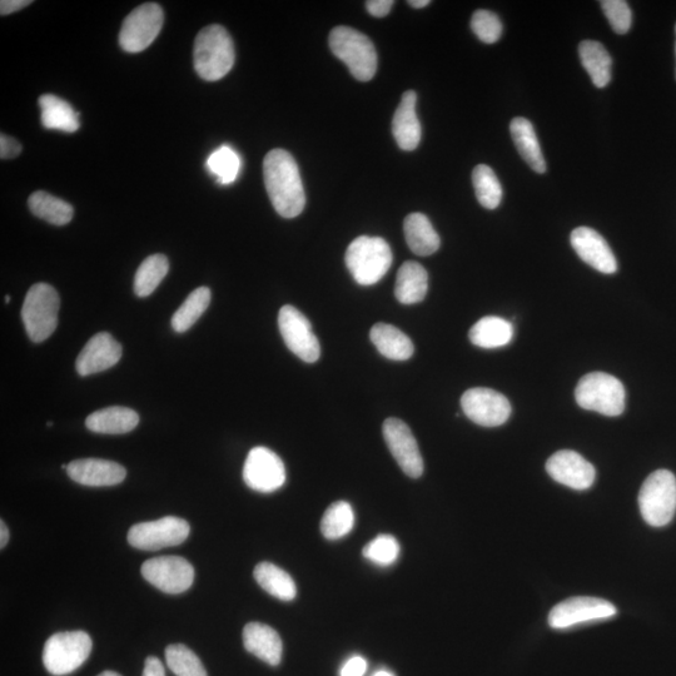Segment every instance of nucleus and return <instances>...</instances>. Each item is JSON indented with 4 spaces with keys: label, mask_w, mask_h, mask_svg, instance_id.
<instances>
[{
    "label": "nucleus",
    "mask_w": 676,
    "mask_h": 676,
    "mask_svg": "<svg viewBox=\"0 0 676 676\" xmlns=\"http://www.w3.org/2000/svg\"><path fill=\"white\" fill-rule=\"evenodd\" d=\"M263 177L273 208L283 218L300 216L306 206L300 169L285 149H273L263 161Z\"/></svg>",
    "instance_id": "1"
},
{
    "label": "nucleus",
    "mask_w": 676,
    "mask_h": 676,
    "mask_svg": "<svg viewBox=\"0 0 676 676\" xmlns=\"http://www.w3.org/2000/svg\"><path fill=\"white\" fill-rule=\"evenodd\" d=\"M235 59V44L230 33L220 24H212L198 33L193 62L202 79L208 82L220 81L230 73Z\"/></svg>",
    "instance_id": "2"
},
{
    "label": "nucleus",
    "mask_w": 676,
    "mask_h": 676,
    "mask_svg": "<svg viewBox=\"0 0 676 676\" xmlns=\"http://www.w3.org/2000/svg\"><path fill=\"white\" fill-rule=\"evenodd\" d=\"M392 251L384 238L361 236L346 251V265L361 286L376 285L389 272Z\"/></svg>",
    "instance_id": "3"
},
{
    "label": "nucleus",
    "mask_w": 676,
    "mask_h": 676,
    "mask_svg": "<svg viewBox=\"0 0 676 676\" xmlns=\"http://www.w3.org/2000/svg\"><path fill=\"white\" fill-rule=\"evenodd\" d=\"M330 48L350 69L357 81L369 82L377 71V53L374 43L364 33L350 27H336L330 33Z\"/></svg>",
    "instance_id": "4"
},
{
    "label": "nucleus",
    "mask_w": 676,
    "mask_h": 676,
    "mask_svg": "<svg viewBox=\"0 0 676 676\" xmlns=\"http://www.w3.org/2000/svg\"><path fill=\"white\" fill-rule=\"evenodd\" d=\"M59 307L61 300L56 288L48 283H37L29 288L23 303L22 318L33 342L41 344L56 331Z\"/></svg>",
    "instance_id": "5"
},
{
    "label": "nucleus",
    "mask_w": 676,
    "mask_h": 676,
    "mask_svg": "<svg viewBox=\"0 0 676 676\" xmlns=\"http://www.w3.org/2000/svg\"><path fill=\"white\" fill-rule=\"evenodd\" d=\"M640 513L654 528H663L676 513V477L668 470L653 472L641 486Z\"/></svg>",
    "instance_id": "6"
},
{
    "label": "nucleus",
    "mask_w": 676,
    "mask_h": 676,
    "mask_svg": "<svg viewBox=\"0 0 676 676\" xmlns=\"http://www.w3.org/2000/svg\"><path fill=\"white\" fill-rule=\"evenodd\" d=\"M625 397L624 385L604 372L585 375L575 390V399L580 407L610 417L623 414Z\"/></svg>",
    "instance_id": "7"
},
{
    "label": "nucleus",
    "mask_w": 676,
    "mask_h": 676,
    "mask_svg": "<svg viewBox=\"0 0 676 676\" xmlns=\"http://www.w3.org/2000/svg\"><path fill=\"white\" fill-rule=\"evenodd\" d=\"M92 648L91 636L84 631L57 633L44 645L43 664L52 675H68L86 663Z\"/></svg>",
    "instance_id": "8"
},
{
    "label": "nucleus",
    "mask_w": 676,
    "mask_h": 676,
    "mask_svg": "<svg viewBox=\"0 0 676 676\" xmlns=\"http://www.w3.org/2000/svg\"><path fill=\"white\" fill-rule=\"evenodd\" d=\"M190 531V524L186 520L167 516L133 525L128 533V543L138 550L157 551L185 543Z\"/></svg>",
    "instance_id": "9"
},
{
    "label": "nucleus",
    "mask_w": 676,
    "mask_h": 676,
    "mask_svg": "<svg viewBox=\"0 0 676 676\" xmlns=\"http://www.w3.org/2000/svg\"><path fill=\"white\" fill-rule=\"evenodd\" d=\"M163 9L156 3H144L124 19L119 44L123 51L139 53L156 41L163 27Z\"/></svg>",
    "instance_id": "10"
},
{
    "label": "nucleus",
    "mask_w": 676,
    "mask_h": 676,
    "mask_svg": "<svg viewBox=\"0 0 676 676\" xmlns=\"http://www.w3.org/2000/svg\"><path fill=\"white\" fill-rule=\"evenodd\" d=\"M278 326L283 341L293 354L307 364H313L320 359V342L312 331L310 321L296 307L287 305L281 308Z\"/></svg>",
    "instance_id": "11"
},
{
    "label": "nucleus",
    "mask_w": 676,
    "mask_h": 676,
    "mask_svg": "<svg viewBox=\"0 0 676 676\" xmlns=\"http://www.w3.org/2000/svg\"><path fill=\"white\" fill-rule=\"evenodd\" d=\"M243 480L250 489L270 494L285 485V464L280 456L267 447H255L247 456Z\"/></svg>",
    "instance_id": "12"
},
{
    "label": "nucleus",
    "mask_w": 676,
    "mask_h": 676,
    "mask_svg": "<svg viewBox=\"0 0 676 676\" xmlns=\"http://www.w3.org/2000/svg\"><path fill=\"white\" fill-rule=\"evenodd\" d=\"M143 578L167 594L185 593L195 581V569L180 556H162L142 565Z\"/></svg>",
    "instance_id": "13"
},
{
    "label": "nucleus",
    "mask_w": 676,
    "mask_h": 676,
    "mask_svg": "<svg viewBox=\"0 0 676 676\" xmlns=\"http://www.w3.org/2000/svg\"><path fill=\"white\" fill-rule=\"evenodd\" d=\"M461 407L472 422L484 427L504 425L511 415L510 401L485 387L467 390L461 397Z\"/></svg>",
    "instance_id": "14"
},
{
    "label": "nucleus",
    "mask_w": 676,
    "mask_h": 676,
    "mask_svg": "<svg viewBox=\"0 0 676 676\" xmlns=\"http://www.w3.org/2000/svg\"><path fill=\"white\" fill-rule=\"evenodd\" d=\"M613 604L604 599L579 596L563 601L549 614V625L556 630L573 628L590 621L613 618L616 614Z\"/></svg>",
    "instance_id": "15"
},
{
    "label": "nucleus",
    "mask_w": 676,
    "mask_h": 676,
    "mask_svg": "<svg viewBox=\"0 0 676 676\" xmlns=\"http://www.w3.org/2000/svg\"><path fill=\"white\" fill-rule=\"evenodd\" d=\"M387 447L402 471L411 479L424 474V460L410 427L399 419H387L382 427Z\"/></svg>",
    "instance_id": "16"
},
{
    "label": "nucleus",
    "mask_w": 676,
    "mask_h": 676,
    "mask_svg": "<svg viewBox=\"0 0 676 676\" xmlns=\"http://www.w3.org/2000/svg\"><path fill=\"white\" fill-rule=\"evenodd\" d=\"M546 471L561 485L574 490H588L593 486L595 467L578 452L563 450L556 452L546 462Z\"/></svg>",
    "instance_id": "17"
},
{
    "label": "nucleus",
    "mask_w": 676,
    "mask_h": 676,
    "mask_svg": "<svg viewBox=\"0 0 676 676\" xmlns=\"http://www.w3.org/2000/svg\"><path fill=\"white\" fill-rule=\"evenodd\" d=\"M123 349L111 333L101 332L94 335L84 346L76 361L79 375L86 377L106 371L121 360Z\"/></svg>",
    "instance_id": "18"
},
{
    "label": "nucleus",
    "mask_w": 676,
    "mask_h": 676,
    "mask_svg": "<svg viewBox=\"0 0 676 676\" xmlns=\"http://www.w3.org/2000/svg\"><path fill=\"white\" fill-rule=\"evenodd\" d=\"M571 246L578 256L596 271L613 275L618 271L613 251L600 233L589 227H579L571 233Z\"/></svg>",
    "instance_id": "19"
},
{
    "label": "nucleus",
    "mask_w": 676,
    "mask_h": 676,
    "mask_svg": "<svg viewBox=\"0 0 676 676\" xmlns=\"http://www.w3.org/2000/svg\"><path fill=\"white\" fill-rule=\"evenodd\" d=\"M67 474L78 484L103 487L121 484L126 479L127 471L114 461L81 459L67 465Z\"/></svg>",
    "instance_id": "20"
},
{
    "label": "nucleus",
    "mask_w": 676,
    "mask_h": 676,
    "mask_svg": "<svg viewBox=\"0 0 676 676\" xmlns=\"http://www.w3.org/2000/svg\"><path fill=\"white\" fill-rule=\"evenodd\" d=\"M417 94L407 91L402 96L392 119V133L397 146L404 151H414L421 141V124L416 114Z\"/></svg>",
    "instance_id": "21"
},
{
    "label": "nucleus",
    "mask_w": 676,
    "mask_h": 676,
    "mask_svg": "<svg viewBox=\"0 0 676 676\" xmlns=\"http://www.w3.org/2000/svg\"><path fill=\"white\" fill-rule=\"evenodd\" d=\"M243 645L248 653L257 656L268 665L281 663L283 644L281 636L271 626L262 623H250L243 629Z\"/></svg>",
    "instance_id": "22"
},
{
    "label": "nucleus",
    "mask_w": 676,
    "mask_h": 676,
    "mask_svg": "<svg viewBox=\"0 0 676 676\" xmlns=\"http://www.w3.org/2000/svg\"><path fill=\"white\" fill-rule=\"evenodd\" d=\"M139 424L136 411L128 407H106L89 415L86 420L88 430L96 434L122 435L131 432Z\"/></svg>",
    "instance_id": "23"
},
{
    "label": "nucleus",
    "mask_w": 676,
    "mask_h": 676,
    "mask_svg": "<svg viewBox=\"0 0 676 676\" xmlns=\"http://www.w3.org/2000/svg\"><path fill=\"white\" fill-rule=\"evenodd\" d=\"M429 291V275L420 263L407 261L397 272L395 296L402 305H415L425 300Z\"/></svg>",
    "instance_id": "24"
},
{
    "label": "nucleus",
    "mask_w": 676,
    "mask_h": 676,
    "mask_svg": "<svg viewBox=\"0 0 676 676\" xmlns=\"http://www.w3.org/2000/svg\"><path fill=\"white\" fill-rule=\"evenodd\" d=\"M370 338L372 344L386 359L406 361L414 355L415 347L410 337L395 326L377 323L371 328Z\"/></svg>",
    "instance_id": "25"
},
{
    "label": "nucleus",
    "mask_w": 676,
    "mask_h": 676,
    "mask_svg": "<svg viewBox=\"0 0 676 676\" xmlns=\"http://www.w3.org/2000/svg\"><path fill=\"white\" fill-rule=\"evenodd\" d=\"M404 231L407 245L417 256H431L439 251L441 241L429 218L422 213H411L405 218Z\"/></svg>",
    "instance_id": "26"
},
{
    "label": "nucleus",
    "mask_w": 676,
    "mask_h": 676,
    "mask_svg": "<svg viewBox=\"0 0 676 676\" xmlns=\"http://www.w3.org/2000/svg\"><path fill=\"white\" fill-rule=\"evenodd\" d=\"M513 336V325L497 316L481 318L472 326L469 333L472 345L481 347V349H499V347L509 345Z\"/></svg>",
    "instance_id": "27"
},
{
    "label": "nucleus",
    "mask_w": 676,
    "mask_h": 676,
    "mask_svg": "<svg viewBox=\"0 0 676 676\" xmlns=\"http://www.w3.org/2000/svg\"><path fill=\"white\" fill-rule=\"evenodd\" d=\"M511 136H513L516 148L524 161L534 169L536 173L546 172V162L541 152L538 136L533 123L523 117L513 119L510 124Z\"/></svg>",
    "instance_id": "28"
},
{
    "label": "nucleus",
    "mask_w": 676,
    "mask_h": 676,
    "mask_svg": "<svg viewBox=\"0 0 676 676\" xmlns=\"http://www.w3.org/2000/svg\"><path fill=\"white\" fill-rule=\"evenodd\" d=\"M44 128L66 133H74L79 129V113L64 99L53 94H43L39 98Z\"/></svg>",
    "instance_id": "29"
},
{
    "label": "nucleus",
    "mask_w": 676,
    "mask_h": 676,
    "mask_svg": "<svg viewBox=\"0 0 676 676\" xmlns=\"http://www.w3.org/2000/svg\"><path fill=\"white\" fill-rule=\"evenodd\" d=\"M580 61L589 73L595 87L604 88L611 81L610 54L603 44L595 41H584L579 46Z\"/></svg>",
    "instance_id": "30"
},
{
    "label": "nucleus",
    "mask_w": 676,
    "mask_h": 676,
    "mask_svg": "<svg viewBox=\"0 0 676 676\" xmlns=\"http://www.w3.org/2000/svg\"><path fill=\"white\" fill-rule=\"evenodd\" d=\"M34 216L54 226H66L72 221L74 210L68 202L44 191L34 192L28 200Z\"/></svg>",
    "instance_id": "31"
},
{
    "label": "nucleus",
    "mask_w": 676,
    "mask_h": 676,
    "mask_svg": "<svg viewBox=\"0 0 676 676\" xmlns=\"http://www.w3.org/2000/svg\"><path fill=\"white\" fill-rule=\"evenodd\" d=\"M255 579L258 585L268 594L282 601H291L296 598L297 586L295 581L285 570L275 564L261 563L256 566Z\"/></svg>",
    "instance_id": "32"
},
{
    "label": "nucleus",
    "mask_w": 676,
    "mask_h": 676,
    "mask_svg": "<svg viewBox=\"0 0 676 676\" xmlns=\"http://www.w3.org/2000/svg\"><path fill=\"white\" fill-rule=\"evenodd\" d=\"M169 262L164 255H152L146 258L139 266L134 276V293L138 297L152 295L167 276Z\"/></svg>",
    "instance_id": "33"
},
{
    "label": "nucleus",
    "mask_w": 676,
    "mask_h": 676,
    "mask_svg": "<svg viewBox=\"0 0 676 676\" xmlns=\"http://www.w3.org/2000/svg\"><path fill=\"white\" fill-rule=\"evenodd\" d=\"M211 303V290L208 287H200L193 291L187 300L178 308L172 317V327L178 333H183L200 320Z\"/></svg>",
    "instance_id": "34"
},
{
    "label": "nucleus",
    "mask_w": 676,
    "mask_h": 676,
    "mask_svg": "<svg viewBox=\"0 0 676 676\" xmlns=\"http://www.w3.org/2000/svg\"><path fill=\"white\" fill-rule=\"evenodd\" d=\"M355 526V513L349 502L337 501L326 510L321 520V533L327 540L345 538Z\"/></svg>",
    "instance_id": "35"
},
{
    "label": "nucleus",
    "mask_w": 676,
    "mask_h": 676,
    "mask_svg": "<svg viewBox=\"0 0 676 676\" xmlns=\"http://www.w3.org/2000/svg\"><path fill=\"white\" fill-rule=\"evenodd\" d=\"M477 201L487 210H495L502 200V187L495 172L486 164H479L472 172Z\"/></svg>",
    "instance_id": "36"
},
{
    "label": "nucleus",
    "mask_w": 676,
    "mask_h": 676,
    "mask_svg": "<svg viewBox=\"0 0 676 676\" xmlns=\"http://www.w3.org/2000/svg\"><path fill=\"white\" fill-rule=\"evenodd\" d=\"M206 167L216 177L220 185H231L237 180L238 173H240L241 158L235 149L230 146H222L208 157Z\"/></svg>",
    "instance_id": "37"
},
{
    "label": "nucleus",
    "mask_w": 676,
    "mask_h": 676,
    "mask_svg": "<svg viewBox=\"0 0 676 676\" xmlns=\"http://www.w3.org/2000/svg\"><path fill=\"white\" fill-rule=\"evenodd\" d=\"M166 661L168 668L177 676H207L200 658L186 645H169L166 649Z\"/></svg>",
    "instance_id": "38"
},
{
    "label": "nucleus",
    "mask_w": 676,
    "mask_h": 676,
    "mask_svg": "<svg viewBox=\"0 0 676 676\" xmlns=\"http://www.w3.org/2000/svg\"><path fill=\"white\" fill-rule=\"evenodd\" d=\"M362 554L371 563L379 566H390L399 559L400 544L394 536L382 534L367 544Z\"/></svg>",
    "instance_id": "39"
},
{
    "label": "nucleus",
    "mask_w": 676,
    "mask_h": 676,
    "mask_svg": "<svg viewBox=\"0 0 676 676\" xmlns=\"http://www.w3.org/2000/svg\"><path fill=\"white\" fill-rule=\"evenodd\" d=\"M472 32L481 42L494 44L501 38L502 23L495 13L480 9L471 19Z\"/></svg>",
    "instance_id": "40"
},
{
    "label": "nucleus",
    "mask_w": 676,
    "mask_h": 676,
    "mask_svg": "<svg viewBox=\"0 0 676 676\" xmlns=\"http://www.w3.org/2000/svg\"><path fill=\"white\" fill-rule=\"evenodd\" d=\"M600 6L615 33L626 34L630 31L633 16L628 3L624 0H603Z\"/></svg>",
    "instance_id": "41"
},
{
    "label": "nucleus",
    "mask_w": 676,
    "mask_h": 676,
    "mask_svg": "<svg viewBox=\"0 0 676 676\" xmlns=\"http://www.w3.org/2000/svg\"><path fill=\"white\" fill-rule=\"evenodd\" d=\"M367 661L364 656L354 655L341 666L340 676H365Z\"/></svg>",
    "instance_id": "42"
},
{
    "label": "nucleus",
    "mask_w": 676,
    "mask_h": 676,
    "mask_svg": "<svg viewBox=\"0 0 676 676\" xmlns=\"http://www.w3.org/2000/svg\"><path fill=\"white\" fill-rule=\"evenodd\" d=\"M22 152V144L12 137L2 134L0 137V157L2 159L16 158Z\"/></svg>",
    "instance_id": "43"
},
{
    "label": "nucleus",
    "mask_w": 676,
    "mask_h": 676,
    "mask_svg": "<svg viewBox=\"0 0 676 676\" xmlns=\"http://www.w3.org/2000/svg\"><path fill=\"white\" fill-rule=\"evenodd\" d=\"M394 4V0H370V2L366 3V9L371 16L382 18L390 13Z\"/></svg>",
    "instance_id": "44"
},
{
    "label": "nucleus",
    "mask_w": 676,
    "mask_h": 676,
    "mask_svg": "<svg viewBox=\"0 0 676 676\" xmlns=\"http://www.w3.org/2000/svg\"><path fill=\"white\" fill-rule=\"evenodd\" d=\"M32 3L31 0H2L0 2V13H2V16H9V14L31 6Z\"/></svg>",
    "instance_id": "45"
},
{
    "label": "nucleus",
    "mask_w": 676,
    "mask_h": 676,
    "mask_svg": "<svg viewBox=\"0 0 676 676\" xmlns=\"http://www.w3.org/2000/svg\"><path fill=\"white\" fill-rule=\"evenodd\" d=\"M143 676H166L162 661L156 656H149L144 664Z\"/></svg>",
    "instance_id": "46"
},
{
    "label": "nucleus",
    "mask_w": 676,
    "mask_h": 676,
    "mask_svg": "<svg viewBox=\"0 0 676 676\" xmlns=\"http://www.w3.org/2000/svg\"><path fill=\"white\" fill-rule=\"evenodd\" d=\"M9 540V530L4 524V521H0V548H4L7 545Z\"/></svg>",
    "instance_id": "47"
},
{
    "label": "nucleus",
    "mask_w": 676,
    "mask_h": 676,
    "mask_svg": "<svg viewBox=\"0 0 676 676\" xmlns=\"http://www.w3.org/2000/svg\"><path fill=\"white\" fill-rule=\"evenodd\" d=\"M430 3V0H410L409 6L420 9L429 6Z\"/></svg>",
    "instance_id": "48"
},
{
    "label": "nucleus",
    "mask_w": 676,
    "mask_h": 676,
    "mask_svg": "<svg viewBox=\"0 0 676 676\" xmlns=\"http://www.w3.org/2000/svg\"><path fill=\"white\" fill-rule=\"evenodd\" d=\"M372 676H395V674L391 673L390 670L380 669V670H377L376 673Z\"/></svg>",
    "instance_id": "49"
},
{
    "label": "nucleus",
    "mask_w": 676,
    "mask_h": 676,
    "mask_svg": "<svg viewBox=\"0 0 676 676\" xmlns=\"http://www.w3.org/2000/svg\"><path fill=\"white\" fill-rule=\"evenodd\" d=\"M98 676H121V675L114 673V671L107 670V671H103V673L99 674Z\"/></svg>",
    "instance_id": "50"
},
{
    "label": "nucleus",
    "mask_w": 676,
    "mask_h": 676,
    "mask_svg": "<svg viewBox=\"0 0 676 676\" xmlns=\"http://www.w3.org/2000/svg\"><path fill=\"white\" fill-rule=\"evenodd\" d=\"M6 302H7V303L11 302V296H9V295L6 296Z\"/></svg>",
    "instance_id": "51"
},
{
    "label": "nucleus",
    "mask_w": 676,
    "mask_h": 676,
    "mask_svg": "<svg viewBox=\"0 0 676 676\" xmlns=\"http://www.w3.org/2000/svg\"><path fill=\"white\" fill-rule=\"evenodd\" d=\"M52 425H53V422H51V421H49L48 424H47L48 427H51Z\"/></svg>",
    "instance_id": "52"
},
{
    "label": "nucleus",
    "mask_w": 676,
    "mask_h": 676,
    "mask_svg": "<svg viewBox=\"0 0 676 676\" xmlns=\"http://www.w3.org/2000/svg\"><path fill=\"white\" fill-rule=\"evenodd\" d=\"M675 39H676V27H675ZM675 49H676V46H675Z\"/></svg>",
    "instance_id": "53"
}]
</instances>
